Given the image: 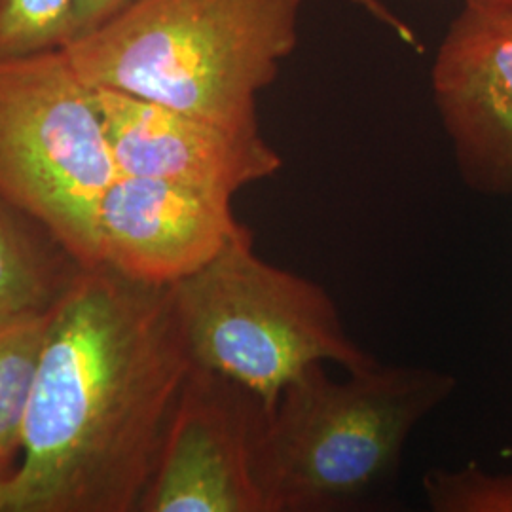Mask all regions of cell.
<instances>
[{"mask_svg": "<svg viewBox=\"0 0 512 512\" xmlns=\"http://www.w3.org/2000/svg\"><path fill=\"white\" fill-rule=\"evenodd\" d=\"M192 366L171 287L86 270L52 306L0 512L139 509Z\"/></svg>", "mask_w": 512, "mask_h": 512, "instance_id": "6da1fadb", "label": "cell"}, {"mask_svg": "<svg viewBox=\"0 0 512 512\" xmlns=\"http://www.w3.org/2000/svg\"><path fill=\"white\" fill-rule=\"evenodd\" d=\"M304 0H133L65 52L92 86L260 131L258 95L300 37Z\"/></svg>", "mask_w": 512, "mask_h": 512, "instance_id": "7a4b0ae2", "label": "cell"}, {"mask_svg": "<svg viewBox=\"0 0 512 512\" xmlns=\"http://www.w3.org/2000/svg\"><path fill=\"white\" fill-rule=\"evenodd\" d=\"M427 366L351 370L332 380L311 365L283 389L256 446L266 512L348 509L395 475L412 431L456 391Z\"/></svg>", "mask_w": 512, "mask_h": 512, "instance_id": "3957f363", "label": "cell"}, {"mask_svg": "<svg viewBox=\"0 0 512 512\" xmlns=\"http://www.w3.org/2000/svg\"><path fill=\"white\" fill-rule=\"evenodd\" d=\"M169 287L192 363L249 389L268 412L308 366L351 372L376 363L346 332L329 293L256 255L249 230Z\"/></svg>", "mask_w": 512, "mask_h": 512, "instance_id": "277c9868", "label": "cell"}, {"mask_svg": "<svg viewBox=\"0 0 512 512\" xmlns=\"http://www.w3.org/2000/svg\"><path fill=\"white\" fill-rule=\"evenodd\" d=\"M118 175L95 92L65 48L0 59V196L86 270L103 266L97 211Z\"/></svg>", "mask_w": 512, "mask_h": 512, "instance_id": "5b68a950", "label": "cell"}, {"mask_svg": "<svg viewBox=\"0 0 512 512\" xmlns=\"http://www.w3.org/2000/svg\"><path fill=\"white\" fill-rule=\"evenodd\" d=\"M266 416L255 393L192 366L139 511L266 512L256 480Z\"/></svg>", "mask_w": 512, "mask_h": 512, "instance_id": "8992f818", "label": "cell"}, {"mask_svg": "<svg viewBox=\"0 0 512 512\" xmlns=\"http://www.w3.org/2000/svg\"><path fill=\"white\" fill-rule=\"evenodd\" d=\"M431 90L463 183L512 196V10L461 8L437 48Z\"/></svg>", "mask_w": 512, "mask_h": 512, "instance_id": "52a82bcc", "label": "cell"}, {"mask_svg": "<svg viewBox=\"0 0 512 512\" xmlns=\"http://www.w3.org/2000/svg\"><path fill=\"white\" fill-rule=\"evenodd\" d=\"M245 230L232 198L135 175H118L97 211L101 264L154 287L196 274Z\"/></svg>", "mask_w": 512, "mask_h": 512, "instance_id": "ba28073f", "label": "cell"}, {"mask_svg": "<svg viewBox=\"0 0 512 512\" xmlns=\"http://www.w3.org/2000/svg\"><path fill=\"white\" fill-rule=\"evenodd\" d=\"M120 175L150 177L234 198L281 169L262 131H238L133 97L93 88Z\"/></svg>", "mask_w": 512, "mask_h": 512, "instance_id": "9c48e42d", "label": "cell"}, {"mask_svg": "<svg viewBox=\"0 0 512 512\" xmlns=\"http://www.w3.org/2000/svg\"><path fill=\"white\" fill-rule=\"evenodd\" d=\"M52 308L31 311L0 325V478L19 456L27 408L37 380Z\"/></svg>", "mask_w": 512, "mask_h": 512, "instance_id": "30bf717a", "label": "cell"}, {"mask_svg": "<svg viewBox=\"0 0 512 512\" xmlns=\"http://www.w3.org/2000/svg\"><path fill=\"white\" fill-rule=\"evenodd\" d=\"M76 0H0V59L67 48Z\"/></svg>", "mask_w": 512, "mask_h": 512, "instance_id": "8fae6325", "label": "cell"}, {"mask_svg": "<svg viewBox=\"0 0 512 512\" xmlns=\"http://www.w3.org/2000/svg\"><path fill=\"white\" fill-rule=\"evenodd\" d=\"M423 494L435 512H512V473H488L471 461L461 469H431Z\"/></svg>", "mask_w": 512, "mask_h": 512, "instance_id": "7c38bea8", "label": "cell"}, {"mask_svg": "<svg viewBox=\"0 0 512 512\" xmlns=\"http://www.w3.org/2000/svg\"><path fill=\"white\" fill-rule=\"evenodd\" d=\"M44 294L37 264L10 224L0 219V325L44 310Z\"/></svg>", "mask_w": 512, "mask_h": 512, "instance_id": "4fadbf2b", "label": "cell"}, {"mask_svg": "<svg viewBox=\"0 0 512 512\" xmlns=\"http://www.w3.org/2000/svg\"><path fill=\"white\" fill-rule=\"evenodd\" d=\"M131 2L133 0H76L69 44L90 35L97 27L122 12Z\"/></svg>", "mask_w": 512, "mask_h": 512, "instance_id": "5bb4252c", "label": "cell"}, {"mask_svg": "<svg viewBox=\"0 0 512 512\" xmlns=\"http://www.w3.org/2000/svg\"><path fill=\"white\" fill-rule=\"evenodd\" d=\"M346 2L361 8L366 12V16L384 25L387 31H391L406 46H414L418 42L416 31L404 19L399 18L389 6H385L384 0H346Z\"/></svg>", "mask_w": 512, "mask_h": 512, "instance_id": "9a60e30c", "label": "cell"}, {"mask_svg": "<svg viewBox=\"0 0 512 512\" xmlns=\"http://www.w3.org/2000/svg\"><path fill=\"white\" fill-rule=\"evenodd\" d=\"M463 8L488 10V12L512 10V0H463Z\"/></svg>", "mask_w": 512, "mask_h": 512, "instance_id": "2e32d148", "label": "cell"}]
</instances>
